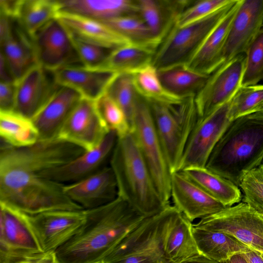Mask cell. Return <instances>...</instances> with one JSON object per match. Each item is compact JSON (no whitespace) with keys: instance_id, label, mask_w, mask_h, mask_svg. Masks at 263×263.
Returning a JSON list of instances; mask_svg holds the SVG:
<instances>
[{"instance_id":"6da1fadb","label":"cell","mask_w":263,"mask_h":263,"mask_svg":"<svg viewBox=\"0 0 263 263\" xmlns=\"http://www.w3.org/2000/svg\"><path fill=\"white\" fill-rule=\"evenodd\" d=\"M84 151L57 138L13 147L1 142L0 202L32 215L54 210H82L65 194L64 184L43 177Z\"/></svg>"},{"instance_id":"7a4b0ae2","label":"cell","mask_w":263,"mask_h":263,"mask_svg":"<svg viewBox=\"0 0 263 263\" xmlns=\"http://www.w3.org/2000/svg\"><path fill=\"white\" fill-rule=\"evenodd\" d=\"M146 217L118 197L88 210L80 231L55 252L60 263H103L105 258Z\"/></svg>"},{"instance_id":"3957f363","label":"cell","mask_w":263,"mask_h":263,"mask_svg":"<svg viewBox=\"0 0 263 263\" xmlns=\"http://www.w3.org/2000/svg\"><path fill=\"white\" fill-rule=\"evenodd\" d=\"M263 161V112L239 117L214 147L205 167L239 187L243 177Z\"/></svg>"},{"instance_id":"277c9868","label":"cell","mask_w":263,"mask_h":263,"mask_svg":"<svg viewBox=\"0 0 263 263\" xmlns=\"http://www.w3.org/2000/svg\"><path fill=\"white\" fill-rule=\"evenodd\" d=\"M118 197L145 217L161 212L170 204L161 197L132 131L118 139L110 156Z\"/></svg>"},{"instance_id":"5b68a950","label":"cell","mask_w":263,"mask_h":263,"mask_svg":"<svg viewBox=\"0 0 263 263\" xmlns=\"http://www.w3.org/2000/svg\"><path fill=\"white\" fill-rule=\"evenodd\" d=\"M148 103L171 173L177 171L189 139L200 119L195 96L184 98L176 105Z\"/></svg>"},{"instance_id":"8992f818","label":"cell","mask_w":263,"mask_h":263,"mask_svg":"<svg viewBox=\"0 0 263 263\" xmlns=\"http://www.w3.org/2000/svg\"><path fill=\"white\" fill-rule=\"evenodd\" d=\"M237 1L231 0L214 13L192 24L182 27L175 25L157 49L152 65L160 69L185 64Z\"/></svg>"},{"instance_id":"52a82bcc","label":"cell","mask_w":263,"mask_h":263,"mask_svg":"<svg viewBox=\"0 0 263 263\" xmlns=\"http://www.w3.org/2000/svg\"><path fill=\"white\" fill-rule=\"evenodd\" d=\"M132 129L161 197L169 204L172 173L155 128L149 103L139 95Z\"/></svg>"},{"instance_id":"ba28073f","label":"cell","mask_w":263,"mask_h":263,"mask_svg":"<svg viewBox=\"0 0 263 263\" xmlns=\"http://www.w3.org/2000/svg\"><path fill=\"white\" fill-rule=\"evenodd\" d=\"M44 253L29 215L0 202V263H30Z\"/></svg>"},{"instance_id":"9c48e42d","label":"cell","mask_w":263,"mask_h":263,"mask_svg":"<svg viewBox=\"0 0 263 263\" xmlns=\"http://www.w3.org/2000/svg\"><path fill=\"white\" fill-rule=\"evenodd\" d=\"M163 216V210L146 217L121 240L103 263H171L162 247Z\"/></svg>"},{"instance_id":"30bf717a","label":"cell","mask_w":263,"mask_h":263,"mask_svg":"<svg viewBox=\"0 0 263 263\" xmlns=\"http://www.w3.org/2000/svg\"><path fill=\"white\" fill-rule=\"evenodd\" d=\"M193 226L230 234L252 250L263 253V217L242 201L203 218Z\"/></svg>"},{"instance_id":"8fae6325","label":"cell","mask_w":263,"mask_h":263,"mask_svg":"<svg viewBox=\"0 0 263 263\" xmlns=\"http://www.w3.org/2000/svg\"><path fill=\"white\" fill-rule=\"evenodd\" d=\"M231 100L199 119L187 142L177 171L192 167H205L214 147L232 121L229 115Z\"/></svg>"},{"instance_id":"7c38bea8","label":"cell","mask_w":263,"mask_h":263,"mask_svg":"<svg viewBox=\"0 0 263 263\" xmlns=\"http://www.w3.org/2000/svg\"><path fill=\"white\" fill-rule=\"evenodd\" d=\"M109 131L99 114L95 101L82 98L56 138L88 151L98 146Z\"/></svg>"},{"instance_id":"4fadbf2b","label":"cell","mask_w":263,"mask_h":263,"mask_svg":"<svg viewBox=\"0 0 263 263\" xmlns=\"http://www.w3.org/2000/svg\"><path fill=\"white\" fill-rule=\"evenodd\" d=\"M246 63V54H241L222 64L212 73L195 96L200 118L229 102L241 86Z\"/></svg>"},{"instance_id":"5bb4252c","label":"cell","mask_w":263,"mask_h":263,"mask_svg":"<svg viewBox=\"0 0 263 263\" xmlns=\"http://www.w3.org/2000/svg\"><path fill=\"white\" fill-rule=\"evenodd\" d=\"M28 215L44 252H55L80 231L87 219L88 210H54Z\"/></svg>"},{"instance_id":"9a60e30c","label":"cell","mask_w":263,"mask_h":263,"mask_svg":"<svg viewBox=\"0 0 263 263\" xmlns=\"http://www.w3.org/2000/svg\"><path fill=\"white\" fill-rule=\"evenodd\" d=\"M32 39L38 64L44 68L55 71L82 65L68 32L58 18L46 25Z\"/></svg>"},{"instance_id":"2e32d148","label":"cell","mask_w":263,"mask_h":263,"mask_svg":"<svg viewBox=\"0 0 263 263\" xmlns=\"http://www.w3.org/2000/svg\"><path fill=\"white\" fill-rule=\"evenodd\" d=\"M193 224L174 205L163 210L161 227L162 249L171 263H181L201 255L192 233Z\"/></svg>"},{"instance_id":"e0dca14e","label":"cell","mask_w":263,"mask_h":263,"mask_svg":"<svg viewBox=\"0 0 263 263\" xmlns=\"http://www.w3.org/2000/svg\"><path fill=\"white\" fill-rule=\"evenodd\" d=\"M14 111L32 119L60 87L54 72L40 65L15 82Z\"/></svg>"},{"instance_id":"ac0fdd59","label":"cell","mask_w":263,"mask_h":263,"mask_svg":"<svg viewBox=\"0 0 263 263\" xmlns=\"http://www.w3.org/2000/svg\"><path fill=\"white\" fill-rule=\"evenodd\" d=\"M262 24L263 0H241L227 38L222 64L245 53Z\"/></svg>"},{"instance_id":"d6986e66","label":"cell","mask_w":263,"mask_h":263,"mask_svg":"<svg viewBox=\"0 0 263 263\" xmlns=\"http://www.w3.org/2000/svg\"><path fill=\"white\" fill-rule=\"evenodd\" d=\"M66 196L85 210L99 208L118 196L115 176L111 167L104 166L78 181L64 184Z\"/></svg>"},{"instance_id":"ffe728a7","label":"cell","mask_w":263,"mask_h":263,"mask_svg":"<svg viewBox=\"0 0 263 263\" xmlns=\"http://www.w3.org/2000/svg\"><path fill=\"white\" fill-rule=\"evenodd\" d=\"M171 196L173 205L191 222L212 215L226 208L181 171L172 173Z\"/></svg>"},{"instance_id":"44dd1931","label":"cell","mask_w":263,"mask_h":263,"mask_svg":"<svg viewBox=\"0 0 263 263\" xmlns=\"http://www.w3.org/2000/svg\"><path fill=\"white\" fill-rule=\"evenodd\" d=\"M117 139L116 132L110 130L95 148L84 152L62 165L47 170L42 175L63 184L80 180L102 167L106 160L111 156Z\"/></svg>"},{"instance_id":"7402d4cb","label":"cell","mask_w":263,"mask_h":263,"mask_svg":"<svg viewBox=\"0 0 263 263\" xmlns=\"http://www.w3.org/2000/svg\"><path fill=\"white\" fill-rule=\"evenodd\" d=\"M241 0L206 36L184 64L189 69L211 75L223 64V51L228 33Z\"/></svg>"},{"instance_id":"603a6c76","label":"cell","mask_w":263,"mask_h":263,"mask_svg":"<svg viewBox=\"0 0 263 263\" xmlns=\"http://www.w3.org/2000/svg\"><path fill=\"white\" fill-rule=\"evenodd\" d=\"M57 18L69 34L79 41L110 49L131 44L101 21L63 11Z\"/></svg>"},{"instance_id":"cb8c5ba5","label":"cell","mask_w":263,"mask_h":263,"mask_svg":"<svg viewBox=\"0 0 263 263\" xmlns=\"http://www.w3.org/2000/svg\"><path fill=\"white\" fill-rule=\"evenodd\" d=\"M1 53L4 57L15 82L39 65L32 38L17 20L13 19L11 29L0 40Z\"/></svg>"},{"instance_id":"d4e9b609","label":"cell","mask_w":263,"mask_h":263,"mask_svg":"<svg viewBox=\"0 0 263 263\" xmlns=\"http://www.w3.org/2000/svg\"><path fill=\"white\" fill-rule=\"evenodd\" d=\"M82 98L74 90L60 85L32 119L38 130L39 140L56 138L59 129Z\"/></svg>"},{"instance_id":"484cf974","label":"cell","mask_w":263,"mask_h":263,"mask_svg":"<svg viewBox=\"0 0 263 263\" xmlns=\"http://www.w3.org/2000/svg\"><path fill=\"white\" fill-rule=\"evenodd\" d=\"M54 72L57 83L78 92L82 98L96 101L105 93L116 73L82 65L64 67Z\"/></svg>"},{"instance_id":"4316f807","label":"cell","mask_w":263,"mask_h":263,"mask_svg":"<svg viewBox=\"0 0 263 263\" xmlns=\"http://www.w3.org/2000/svg\"><path fill=\"white\" fill-rule=\"evenodd\" d=\"M138 13L153 36L161 44L176 25L189 0H137Z\"/></svg>"},{"instance_id":"83f0119b","label":"cell","mask_w":263,"mask_h":263,"mask_svg":"<svg viewBox=\"0 0 263 263\" xmlns=\"http://www.w3.org/2000/svg\"><path fill=\"white\" fill-rule=\"evenodd\" d=\"M60 11L73 13L98 21L138 13L134 0H58Z\"/></svg>"},{"instance_id":"f1b7e54d","label":"cell","mask_w":263,"mask_h":263,"mask_svg":"<svg viewBox=\"0 0 263 263\" xmlns=\"http://www.w3.org/2000/svg\"><path fill=\"white\" fill-rule=\"evenodd\" d=\"M192 233L200 254L211 259L223 262L235 254L252 250L230 234L193 226Z\"/></svg>"},{"instance_id":"f546056e","label":"cell","mask_w":263,"mask_h":263,"mask_svg":"<svg viewBox=\"0 0 263 263\" xmlns=\"http://www.w3.org/2000/svg\"><path fill=\"white\" fill-rule=\"evenodd\" d=\"M179 171L226 207L232 206L242 200L241 190L238 186L206 167H192Z\"/></svg>"},{"instance_id":"4dcf8cb0","label":"cell","mask_w":263,"mask_h":263,"mask_svg":"<svg viewBox=\"0 0 263 263\" xmlns=\"http://www.w3.org/2000/svg\"><path fill=\"white\" fill-rule=\"evenodd\" d=\"M157 70L159 78L164 88L181 98L196 96L210 76L191 70L184 64Z\"/></svg>"},{"instance_id":"1f68e13d","label":"cell","mask_w":263,"mask_h":263,"mask_svg":"<svg viewBox=\"0 0 263 263\" xmlns=\"http://www.w3.org/2000/svg\"><path fill=\"white\" fill-rule=\"evenodd\" d=\"M156 51L144 46L125 45L112 50L100 69L113 73H134L152 64Z\"/></svg>"},{"instance_id":"d6a6232c","label":"cell","mask_w":263,"mask_h":263,"mask_svg":"<svg viewBox=\"0 0 263 263\" xmlns=\"http://www.w3.org/2000/svg\"><path fill=\"white\" fill-rule=\"evenodd\" d=\"M0 136L1 142L16 147L31 145L40 139L32 119L15 111H0Z\"/></svg>"},{"instance_id":"836d02e7","label":"cell","mask_w":263,"mask_h":263,"mask_svg":"<svg viewBox=\"0 0 263 263\" xmlns=\"http://www.w3.org/2000/svg\"><path fill=\"white\" fill-rule=\"evenodd\" d=\"M58 0H23L17 21L32 37L46 25L58 18Z\"/></svg>"},{"instance_id":"e575fe53","label":"cell","mask_w":263,"mask_h":263,"mask_svg":"<svg viewBox=\"0 0 263 263\" xmlns=\"http://www.w3.org/2000/svg\"><path fill=\"white\" fill-rule=\"evenodd\" d=\"M133 77L136 92L148 102L176 105L184 99L171 93L164 88L159 78L157 69L152 64L133 73Z\"/></svg>"},{"instance_id":"d590c367","label":"cell","mask_w":263,"mask_h":263,"mask_svg":"<svg viewBox=\"0 0 263 263\" xmlns=\"http://www.w3.org/2000/svg\"><path fill=\"white\" fill-rule=\"evenodd\" d=\"M101 22L132 44L148 47L156 50L160 45L138 13L122 15Z\"/></svg>"},{"instance_id":"8d00e7d4","label":"cell","mask_w":263,"mask_h":263,"mask_svg":"<svg viewBox=\"0 0 263 263\" xmlns=\"http://www.w3.org/2000/svg\"><path fill=\"white\" fill-rule=\"evenodd\" d=\"M105 93L124 111L132 131L133 116L138 97L134 84L133 73L115 74Z\"/></svg>"},{"instance_id":"74e56055","label":"cell","mask_w":263,"mask_h":263,"mask_svg":"<svg viewBox=\"0 0 263 263\" xmlns=\"http://www.w3.org/2000/svg\"><path fill=\"white\" fill-rule=\"evenodd\" d=\"M245 54V67L241 86L257 85L263 80V27Z\"/></svg>"},{"instance_id":"f35d334b","label":"cell","mask_w":263,"mask_h":263,"mask_svg":"<svg viewBox=\"0 0 263 263\" xmlns=\"http://www.w3.org/2000/svg\"><path fill=\"white\" fill-rule=\"evenodd\" d=\"M95 102L99 114L109 130L116 132L118 137L132 131L124 111L106 93Z\"/></svg>"},{"instance_id":"ab89813d","label":"cell","mask_w":263,"mask_h":263,"mask_svg":"<svg viewBox=\"0 0 263 263\" xmlns=\"http://www.w3.org/2000/svg\"><path fill=\"white\" fill-rule=\"evenodd\" d=\"M263 102V85L241 86L231 100L229 117L231 121L253 112Z\"/></svg>"},{"instance_id":"60d3db41","label":"cell","mask_w":263,"mask_h":263,"mask_svg":"<svg viewBox=\"0 0 263 263\" xmlns=\"http://www.w3.org/2000/svg\"><path fill=\"white\" fill-rule=\"evenodd\" d=\"M239 187L242 192V202L248 204L263 217V166L249 172L242 178Z\"/></svg>"},{"instance_id":"b9f144b4","label":"cell","mask_w":263,"mask_h":263,"mask_svg":"<svg viewBox=\"0 0 263 263\" xmlns=\"http://www.w3.org/2000/svg\"><path fill=\"white\" fill-rule=\"evenodd\" d=\"M231 0H200L193 2L179 16L176 26L182 27L199 21L218 10Z\"/></svg>"},{"instance_id":"7bdbcfd3","label":"cell","mask_w":263,"mask_h":263,"mask_svg":"<svg viewBox=\"0 0 263 263\" xmlns=\"http://www.w3.org/2000/svg\"><path fill=\"white\" fill-rule=\"evenodd\" d=\"M70 36L82 65L88 68L100 69L113 50Z\"/></svg>"},{"instance_id":"ee69618b","label":"cell","mask_w":263,"mask_h":263,"mask_svg":"<svg viewBox=\"0 0 263 263\" xmlns=\"http://www.w3.org/2000/svg\"><path fill=\"white\" fill-rule=\"evenodd\" d=\"M15 93V82H1L0 111H14Z\"/></svg>"},{"instance_id":"f6af8a7d","label":"cell","mask_w":263,"mask_h":263,"mask_svg":"<svg viewBox=\"0 0 263 263\" xmlns=\"http://www.w3.org/2000/svg\"><path fill=\"white\" fill-rule=\"evenodd\" d=\"M23 0H0L1 15L17 20Z\"/></svg>"},{"instance_id":"bcb514c9","label":"cell","mask_w":263,"mask_h":263,"mask_svg":"<svg viewBox=\"0 0 263 263\" xmlns=\"http://www.w3.org/2000/svg\"><path fill=\"white\" fill-rule=\"evenodd\" d=\"M30 263H60L55 252H45L42 255L32 260Z\"/></svg>"},{"instance_id":"7dc6e473","label":"cell","mask_w":263,"mask_h":263,"mask_svg":"<svg viewBox=\"0 0 263 263\" xmlns=\"http://www.w3.org/2000/svg\"><path fill=\"white\" fill-rule=\"evenodd\" d=\"M248 263H263V259L259 252L251 250L244 253Z\"/></svg>"},{"instance_id":"c3c4849f","label":"cell","mask_w":263,"mask_h":263,"mask_svg":"<svg viewBox=\"0 0 263 263\" xmlns=\"http://www.w3.org/2000/svg\"><path fill=\"white\" fill-rule=\"evenodd\" d=\"M181 263H223L208 258L202 255L193 257Z\"/></svg>"},{"instance_id":"681fc988","label":"cell","mask_w":263,"mask_h":263,"mask_svg":"<svg viewBox=\"0 0 263 263\" xmlns=\"http://www.w3.org/2000/svg\"><path fill=\"white\" fill-rule=\"evenodd\" d=\"M223 263H248L244 253H238L234 255Z\"/></svg>"},{"instance_id":"f907efd6","label":"cell","mask_w":263,"mask_h":263,"mask_svg":"<svg viewBox=\"0 0 263 263\" xmlns=\"http://www.w3.org/2000/svg\"><path fill=\"white\" fill-rule=\"evenodd\" d=\"M257 111H261L263 112V102L257 106L253 110V112H257Z\"/></svg>"},{"instance_id":"816d5d0a","label":"cell","mask_w":263,"mask_h":263,"mask_svg":"<svg viewBox=\"0 0 263 263\" xmlns=\"http://www.w3.org/2000/svg\"><path fill=\"white\" fill-rule=\"evenodd\" d=\"M260 253V255L261 257L263 259V253Z\"/></svg>"},{"instance_id":"f5cc1de1","label":"cell","mask_w":263,"mask_h":263,"mask_svg":"<svg viewBox=\"0 0 263 263\" xmlns=\"http://www.w3.org/2000/svg\"><path fill=\"white\" fill-rule=\"evenodd\" d=\"M262 166H263V161H262Z\"/></svg>"},{"instance_id":"db71d44e","label":"cell","mask_w":263,"mask_h":263,"mask_svg":"<svg viewBox=\"0 0 263 263\" xmlns=\"http://www.w3.org/2000/svg\"><path fill=\"white\" fill-rule=\"evenodd\" d=\"M262 26H263V24H262Z\"/></svg>"},{"instance_id":"11a10c76","label":"cell","mask_w":263,"mask_h":263,"mask_svg":"<svg viewBox=\"0 0 263 263\" xmlns=\"http://www.w3.org/2000/svg\"></svg>"}]
</instances>
